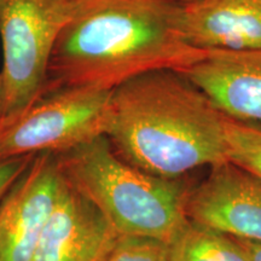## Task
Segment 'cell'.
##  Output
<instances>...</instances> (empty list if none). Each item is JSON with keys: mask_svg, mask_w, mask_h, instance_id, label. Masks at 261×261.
I'll list each match as a JSON object with an SVG mask.
<instances>
[{"mask_svg": "<svg viewBox=\"0 0 261 261\" xmlns=\"http://www.w3.org/2000/svg\"><path fill=\"white\" fill-rule=\"evenodd\" d=\"M181 10V0H73L42 93L112 91L140 74L181 70L200 61L205 51L185 41Z\"/></svg>", "mask_w": 261, "mask_h": 261, "instance_id": "obj_1", "label": "cell"}, {"mask_svg": "<svg viewBox=\"0 0 261 261\" xmlns=\"http://www.w3.org/2000/svg\"><path fill=\"white\" fill-rule=\"evenodd\" d=\"M225 119L180 71L161 69L112 90L106 136L129 165L155 177L182 179L228 161Z\"/></svg>", "mask_w": 261, "mask_h": 261, "instance_id": "obj_2", "label": "cell"}, {"mask_svg": "<svg viewBox=\"0 0 261 261\" xmlns=\"http://www.w3.org/2000/svg\"><path fill=\"white\" fill-rule=\"evenodd\" d=\"M55 155L68 185L90 201L119 236L168 244L189 221L191 188L187 182L129 165L114 151L107 136Z\"/></svg>", "mask_w": 261, "mask_h": 261, "instance_id": "obj_3", "label": "cell"}, {"mask_svg": "<svg viewBox=\"0 0 261 261\" xmlns=\"http://www.w3.org/2000/svg\"><path fill=\"white\" fill-rule=\"evenodd\" d=\"M73 0H0V119L41 96L47 68Z\"/></svg>", "mask_w": 261, "mask_h": 261, "instance_id": "obj_4", "label": "cell"}, {"mask_svg": "<svg viewBox=\"0 0 261 261\" xmlns=\"http://www.w3.org/2000/svg\"><path fill=\"white\" fill-rule=\"evenodd\" d=\"M110 94L90 87L42 93L18 113L0 119V159L60 154L106 136Z\"/></svg>", "mask_w": 261, "mask_h": 261, "instance_id": "obj_5", "label": "cell"}, {"mask_svg": "<svg viewBox=\"0 0 261 261\" xmlns=\"http://www.w3.org/2000/svg\"><path fill=\"white\" fill-rule=\"evenodd\" d=\"M64 182L56 155L33 158L0 202V261H32Z\"/></svg>", "mask_w": 261, "mask_h": 261, "instance_id": "obj_6", "label": "cell"}, {"mask_svg": "<svg viewBox=\"0 0 261 261\" xmlns=\"http://www.w3.org/2000/svg\"><path fill=\"white\" fill-rule=\"evenodd\" d=\"M187 214L194 223L261 243V182L228 161L214 166L200 185L191 188Z\"/></svg>", "mask_w": 261, "mask_h": 261, "instance_id": "obj_7", "label": "cell"}, {"mask_svg": "<svg viewBox=\"0 0 261 261\" xmlns=\"http://www.w3.org/2000/svg\"><path fill=\"white\" fill-rule=\"evenodd\" d=\"M117 237L102 213L65 181L32 261H104Z\"/></svg>", "mask_w": 261, "mask_h": 261, "instance_id": "obj_8", "label": "cell"}, {"mask_svg": "<svg viewBox=\"0 0 261 261\" xmlns=\"http://www.w3.org/2000/svg\"><path fill=\"white\" fill-rule=\"evenodd\" d=\"M228 119L261 126V51H205L179 70Z\"/></svg>", "mask_w": 261, "mask_h": 261, "instance_id": "obj_9", "label": "cell"}, {"mask_svg": "<svg viewBox=\"0 0 261 261\" xmlns=\"http://www.w3.org/2000/svg\"><path fill=\"white\" fill-rule=\"evenodd\" d=\"M181 33L198 50L261 51V0L182 3Z\"/></svg>", "mask_w": 261, "mask_h": 261, "instance_id": "obj_10", "label": "cell"}, {"mask_svg": "<svg viewBox=\"0 0 261 261\" xmlns=\"http://www.w3.org/2000/svg\"><path fill=\"white\" fill-rule=\"evenodd\" d=\"M167 247L171 261H250L238 238L191 220Z\"/></svg>", "mask_w": 261, "mask_h": 261, "instance_id": "obj_11", "label": "cell"}, {"mask_svg": "<svg viewBox=\"0 0 261 261\" xmlns=\"http://www.w3.org/2000/svg\"><path fill=\"white\" fill-rule=\"evenodd\" d=\"M228 162L261 182V126L225 119Z\"/></svg>", "mask_w": 261, "mask_h": 261, "instance_id": "obj_12", "label": "cell"}, {"mask_svg": "<svg viewBox=\"0 0 261 261\" xmlns=\"http://www.w3.org/2000/svg\"><path fill=\"white\" fill-rule=\"evenodd\" d=\"M104 261H171L167 244L152 238L119 236Z\"/></svg>", "mask_w": 261, "mask_h": 261, "instance_id": "obj_13", "label": "cell"}, {"mask_svg": "<svg viewBox=\"0 0 261 261\" xmlns=\"http://www.w3.org/2000/svg\"><path fill=\"white\" fill-rule=\"evenodd\" d=\"M34 156L0 159V202L5 197L12 185L21 177Z\"/></svg>", "mask_w": 261, "mask_h": 261, "instance_id": "obj_14", "label": "cell"}, {"mask_svg": "<svg viewBox=\"0 0 261 261\" xmlns=\"http://www.w3.org/2000/svg\"><path fill=\"white\" fill-rule=\"evenodd\" d=\"M240 241L242 242L244 248H246L250 261H261V243L249 242V241H242V240Z\"/></svg>", "mask_w": 261, "mask_h": 261, "instance_id": "obj_15", "label": "cell"}, {"mask_svg": "<svg viewBox=\"0 0 261 261\" xmlns=\"http://www.w3.org/2000/svg\"><path fill=\"white\" fill-rule=\"evenodd\" d=\"M0 104H2V84H0Z\"/></svg>", "mask_w": 261, "mask_h": 261, "instance_id": "obj_16", "label": "cell"}, {"mask_svg": "<svg viewBox=\"0 0 261 261\" xmlns=\"http://www.w3.org/2000/svg\"><path fill=\"white\" fill-rule=\"evenodd\" d=\"M182 3H191V2H195V0H181Z\"/></svg>", "mask_w": 261, "mask_h": 261, "instance_id": "obj_17", "label": "cell"}]
</instances>
